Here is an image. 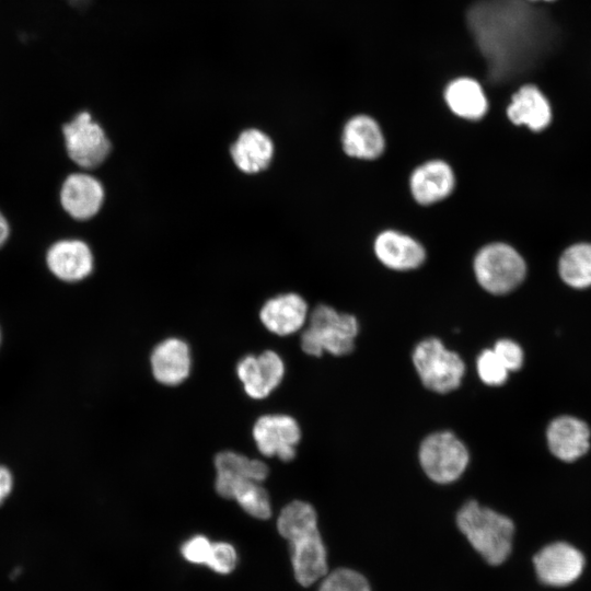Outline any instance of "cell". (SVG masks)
<instances>
[{"instance_id": "1", "label": "cell", "mask_w": 591, "mask_h": 591, "mask_svg": "<svg viewBox=\"0 0 591 591\" xmlns=\"http://www.w3.org/2000/svg\"><path fill=\"white\" fill-rule=\"evenodd\" d=\"M279 534L289 542L297 581L309 587L327 575L326 549L314 508L302 500L285 506L277 519Z\"/></svg>"}, {"instance_id": "2", "label": "cell", "mask_w": 591, "mask_h": 591, "mask_svg": "<svg viewBox=\"0 0 591 591\" xmlns=\"http://www.w3.org/2000/svg\"><path fill=\"white\" fill-rule=\"evenodd\" d=\"M456 524L488 564L500 565L510 555L514 535L510 518L470 500L457 511Z\"/></svg>"}, {"instance_id": "3", "label": "cell", "mask_w": 591, "mask_h": 591, "mask_svg": "<svg viewBox=\"0 0 591 591\" xmlns=\"http://www.w3.org/2000/svg\"><path fill=\"white\" fill-rule=\"evenodd\" d=\"M358 333L359 323L355 315L320 302L310 309L300 344L310 356L320 357L324 351L345 356L354 350Z\"/></svg>"}, {"instance_id": "4", "label": "cell", "mask_w": 591, "mask_h": 591, "mask_svg": "<svg viewBox=\"0 0 591 591\" xmlns=\"http://www.w3.org/2000/svg\"><path fill=\"white\" fill-rule=\"evenodd\" d=\"M473 274L482 289L493 296H506L519 289L528 278L524 255L503 241L489 242L475 253Z\"/></svg>"}, {"instance_id": "5", "label": "cell", "mask_w": 591, "mask_h": 591, "mask_svg": "<svg viewBox=\"0 0 591 591\" xmlns=\"http://www.w3.org/2000/svg\"><path fill=\"white\" fill-rule=\"evenodd\" d=\"M66 153L78 170H97L112 152L103 125L88 109L77 112L61 126Z\"/></svg>"}, {"instance_id": "6", "label": "cell", "mask_w": 591, "mask_h": 591, "mask_svg": "<svg viewBox=\"0 0 591 591\" xmlns=\"http://www.w3.org/2000/svg\"><path fill=\"white\" fill-rule=\"evenodd\" d=\"M413 363L422 384L437 393L459 387L465 372L462 358L434 337L418 343L413 352Z\"/></svg>"}, {"instance_id": "7", "label": "cell", "mask_w": 591, "mask_h": 591, "mask_svg": "<svg viewBox=\"0 0 591 591\" xmlns=\"http://www.w3.org/2000/svg\"><path fill=\"white\" fill-rule=\"evenodd\" d=\"M468 460L466 447L450 431L429 434L419 448V462L425 474L438 484H449L459 479Z\"/></svg>"}, {"instance_id": "8", "label": "cell", "mask_w": 591, "mask_h": 591, "mask_svg": "<svg viewBox=\"0 0 591 591\" xmlns=\"http://www.w3.org/2000/svg\"><path fill=\"white\" fill-rule=\"evenodd\" d=\"M105 198L102 181L94 173L82 170L67 174L59 189L61 208L72 220L79 222L97 216Z\"/></svg>"}, {"instance_id": "9", "label": "cell", "mask_w": 591, "mask_h": 591, "mask_svg": "<svg viewBox=\"0 0 591 591\" xmlns=\"http://www.w3.org/2000/svg\"><path fill=\"white\" fill-rule=\"evenodd\" d=\"M506 116L513 126L525 128L533 134H543L551 129L555 118L552 101L533 82H524L511 93Z\"/></svg>"}, {"instance_id": "10", "label": "cell", "mask_w": 591, "mask_h": 591, "mask_svg": "<svg viewBox=\"0 0 591 591\" xmlns=\"http://www.w3.org/2000/svg\"><path fill=\"white\" fill-rule=\"evenodd\" d=\"M49 273L63 283H78L94 269V254L90 244L77 236L54 241L45 254Z\"/></svg>"}, {"instance_id": "11", "label": "cell", "mask_w": 591, "mask_h": 591, "mask_svg": "<svg viewBox=\"0 0 591 591\" xmlns=\"http://www.w3.org/2000/svg\"><path fill=\"white\" fill-rule=\"evenodd\" d=\"M309 312V302L302 294L285 291L264 301L258 310V320L268 333L286 337L305 326Z\"/></svg>"}, {"instance_id": "12", "label": "cell", "mask_w": 591, "mask_h": 591, "mask_svg": "<svg viewBox=\"0 0 591 591\" xmlns=\"http://www.w3.org/2000/svg\"><path fill=\"white\" fill-rule=\"evenodd\" d=\"M533 564L536 577L543 584L564 587L581 576L586 560L582 553L572 545L555 542L537 552Z\"/></svg>"}, {"instance_id": "13", "label": "cell", "mask_w": 591, "mask_h": 591, "mask_svg": "<svg viewBox=\"0 0 591 591\" xmlns=\"http://www.w3.org/2000/svg\"><path fill=\"white\" fill-rule=\"evenodd\" d=\"M375 258L394 271H412L421 267L427 258L422 243L413 235L396 229H384L373 240Z\"/></svg>"}, {"instance_id": "14", "label": "cell", "mask_w": 591, "mask_h": 591, "mask_svg": "<svg viewBox=\"0 0 591 591\" xmlns=\"http://www.w3.org/2000/svg\"><path fill=\"white\" fill-rule=\"evenodd\" d=\"M253 438L263 455L277 456L279 460L288 462L296 456L301 430L291 416L270 414L256 420L253 427Z\"/></svg>"}, {"instance_id": "15", "label": "cell", "mask_w": 591, "mask_h": 591, "mask_svg": "<svg viewBox=\"0 0 591 591\" xmlns=\"http://www.w3.org/2000/svg\"><path fill=\"white\" fill-rule=\"evenodd\" d=\"M456 186L452 165L443 159H430L418 164L410 173L408 188L420 206H431L445 200Z\"/></svg>"}, {"instance_id": "16", "label": "cell", "mask_w": 591, "mask_h": 591, "mask_svg": "<svg viewBox=\"0 0 591 591\" xmlns=\"http://www.w3.org/2000/svg\"><path fill=\"white\" fill-rule=\"evenodd\" d=\"M340 146L349 158L373 161L385 152L386 139L375 118L368 114H357L345 121L340 132Z\"/></svg>"}, {"instance_id": "17", "label": "cell", "mask_w": 591, "mask_h": 591, "mask_svg": "<svg viewBox=\"0 0 591 591\" xmlns=\"http://www.w3.org/2000/svg\"><path fill=\"white\" fill-rule=\"evenodd\" d=\"M236 374L245 393L254 399H262L280 384L285 364L277 352L265 350L258 356L248 355L242 358L237 362Z\"/></svg>"}, {"instance_id": "18", "label": "cell", "mask_w": 591, "mask_h": 591, "mask_svg": "<svg viewBox=\"0 0 591 591\" xmlns=\"http://www.w3.org/2000/svg\"><path fill=\"white\" fill-rule=\"evenodd\" d=\"M229 153L240 172L255 175L270 166L275 155V144L267 132L256 127H248L239 132L230 146Z\"/></svg>"}, {"instance_id": "19", "label": "cell", "mask_w": 591, "mask_h": 591, "mask_svg": "<svg viewBox=\"0 0 591 591\" xmlns=\"http://www.w3.org/2000/svg\"><path fill=\"white\" fill-rule=\"evenodd\" d=\"M589 426L573 416L553 419L546 430V440L554 456L564 462H573L584 455L590 448Z\"/></svg>"}, {"instance_id": "20", "label": "cell", "mask_w": 591, "mask_h": 591, "mask_svg": "<svg viewBox=\"0 0 591 591\" xmlns=\"http://www.w3.org/2000/svg\"><path fill=\"white\" fill-rule=\"evenodd\" d=\"M150 364L152 374L159 383L169 386L183 383L192 368L188 344L178 337L161 340L151 352Z\"/></svg>"}, {"instance_id": "21", "label": "cell", "mask_w": 591, "mask_h": 591, "mask_svg": "<svg viewBox=\"0 0 591 591\" xmlns=\"http://www.w3.org/2000/svg\"><path fill=\"white\" fill-rule=\"evenodd\" d=\"M215 488L219 496L235 500L251 517L266 520L271 514L268 493L258 482L217 473Z\"/></svg>"}, {"instance_id": "22", "label": "cell", "mask_w": 591, "mask_h": 591, "mask_svg": "<svg viewBox=\"0 0 591 591\" xmlns=\"http://www.w3.org/2000/svg\"><path fill=\"white\" fill-rule=\"evenodd\" d=\"M449 109L457 117L477 121L488 112L489 103L478 81L461 77L451 81L443 93Z\"/></svg>"}, {"instance_id": "23", "label": "cell", "mask_w": 591, "mask_h": 591, "mask_svg": "<svg viewBox=\"0 0 591 591\" xmlns=\"http://www.w3.org/2000/svg\"><path fill=\"white\" fill-rule=\"evenodd\" d=\"M556 273L571 290L591 289V241L579 240L565 246L556 260Z\"/></svg>"}, {"instance_id": "24", "label": "cell", "mask_w": 591, "mask_h": 591, "mask_svg": "<svg viewBox=\"0 0 591 591\" xmlns=\"http://www.w3.org/2000/svg\"><path fill=\"white\" fill-rule=\"evenodd\" d=\"M215 467L217 473H225L255 482H263L268 475L267 465L256 459L233 451H223L216 455Z\"/></svg>"}, {"instance_id": "25", "label": "cell", "mask_w": 591, "mask_h": 591, "mask_svg": "<svg viewBox=\"0 0 591 591\" xmlns=\"http://www.w3.org/2000/svg\"><path fill=\"white\" fill-rule=\"evenodd\" d=\"M318 591H371V588L358 571L337 568L324 577Z\"/></svg>"}, {"instance_id": "26", "label": "cell", "mask_w": 591, "mask_h": 591, "mask_svg": "<svg viewBox=\"0 0 591 591\" xmlns=\"http://www.w3.org/2000/svg\"><path fill=\"white\" fill-rule=\"evenodd\" d=\"M479 379L487 385L498 386L508 380L509 371L491 349L483 350L476 360Z\"/></svg>"}, {"instance_id": "27", "label": "cell", "mask_w": 591, "mask_h": 591, "mask_svg": "<svg viewBox=\"0 0 591 591\" xmlns=\"http://www.w3.org/2000/svg\"><path fill=\"white\" fill-rule=\"evenodd\" d=\"M235 548L225 542H215L206 566L222 575L230 573L236 565Z\"/></svg>"}, {"instance_id": "28", "label": "cell", "mask_w": 591, "mask_h": 591, "mask_svg": "<svg viewBox=\"0 0 591 591\" xmlns=\"http://www.w3.org/2000/svg\"><path fill=\"white\" fill-rule=\"evenodd\" d=\"M493 350L509 372L517 371L522 367L524 354L514 340L499 339L494 345Z\"/></svg>"}, {"instance_id": "29", "label": "cell", "mask_w": 591, "mask_h": 591, "mask_svg": "<svg viewBox=\"0 0 591 591\" xmlns=\"http://www.w3.org/2000/svg\"><path fill=\"white\" fill-rule=\"evenodd\" d=\"M212 542L204 535H195L186 541L181 548L183 557L193 564L206 565L211 552Z\"/></svg>"}, {"instance_id": "30", "label": "cell", "mask_w": 591, "mask_h": 591, "mask_svg": "<svg viewBox=\"0 0 591 591\" xmlns=\"http://www.w3.org/2000/svg\"><path fill=\"white\" fill-rule=\"evenodd\" d=\"M14 483V475L10 467L0 464V507L13 493Z\"/></svg>"}, {"instance_id": "31", "label": "cell", "mask_w": 591, "mask_h": 591, "mask_svg": "<svg viewBox=\"0 0 591 591\" xmlns=\"http://www.w3.org/2000/svg\"><path fill=\"white\" fill-rule=\"evenodd\" d=\"M10 234H11L10 221L7 215L0 208V248L4 246V244L10 237Z\"/></svg>"}, {"instance_id": "32", "label": "cell", "mask_w": 591, "mask_h": 591, "mask_svg": "<svg viewBox=\"0 0 591 591\" xmlns=\"http://www.w3.org/2000/svg\"><path fill=\"white\" fill-rule=\"evenodd\" d=\"M526 1L531 2V3H536V2L551 3V2H554L556 0H526Z\"/></svg>"}, {"instance_id": "33", "label": "cell", "mask_w": 591, "mask_h": 591, "mask_svg": "<svg viewBox=\"0 0 591 591\" xmlns=\"http://www.w3.org/2000/svg\"><path fill=\"white\" fill-rule=\"evenodd\" d=\"M2 343H3V335H2V329H1V326H0V348L2 346Z\"/></svg>"}]
</instances>
